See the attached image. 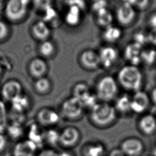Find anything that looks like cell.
Returning <instances> with one entry per match:
<instances>
[{
  "label": "cell",
  "instance_id": "17",
  "mask_svg": "<svg viewBox=\"0 0 156 156\" xmlns=\"http://www.w3.org/2000/svg\"><path fill=\"white\" fill-rule=\"evenodd\" d=\"M37 147L29 140L21 141L16 144L14 150V156H35Z\"/></svg>",
  "mask_w": 156,
  "mask_h": 156
},
{
  "label": "cell",
  "instance_id": "36",
  "mask_svg": "<svg viewBox=\"0 0 156 156\" xmlns=\"http://www.w3.org/2000/svg\"><path fill=\"white\" fill-rule=\"evenodd\" d=\"M8 145V139L3 133H0V154H2L6 150Z\"/></svg>",
  "mask_w": 156,
  "mask_h": 156
},
{
  "label": "cell",
  "instance_id": "21",
  "mask_svg": "<svg viewBox=\"0 0 156 156\" xmlns=\"http://www.w3.org/2000/svg\"><path fill=\"white\" fill-rule=\"evenodd\" d=\"M10 103L14 112L24 114L26 111L30 109V100L28 96L23 93Z\"/></svg>",
  "mask_w": 156,
  "mask_h": 156
},
{
  "label": "cell",
  "instance_id": "28",
  "mask_svg": "<svg viewBox=\"0 0 156 156\" xmlns=\"http://www.w3.org/2000/svg\"><path fill=\"white\" fill-rule=\"evenodd\" d=\"M5 132H7L8 136L12 140L20 139L24 133L22 123L15 122H9Z\"/></svg>",
  "mask_w": 156,
  "mask_h": 156
},
{
  "label": "cell",
  "instance_id": "35",
  "mask_svg": "<svg viewBox=\"0 0 156 156\" xmlns=\"http://www.w3.org/2000/svg\"><path fill=\"white\" fill-rule=\"evenodd\" d=\"M92 9L95 13L102 9L107 8L108 2L106 0H93Z\"/></svg>",
  "mask_w": 156,
  "mask_h": 156
},
{
  "label": "cell",
  "instance_id": "42",
  "mask_svg": "<svg viewBox=\"0 0 156 156\" xmlns=\"http://www.w3.org/2000/svg\"><path fill=\"white\" fill-rule=\"evenodd\" d=\"M3 73V69L2 67V65L0 64V77L2 76Z\"/></svg>",
  "mask_w": 156,
  "mask_h": 156
},
{
  "label": "cell",
  "instance_id": "39",
  "mask_svg": "<svg viewBox=\"0 0 156 156\" xmlns=\"http://www.w3.org/2000/svg\"><path fill=\"white\" fill-rule=\"evenodd\" d=\"M150 98L151 102L153 103L154 105H156V87H154L152 90Z\"/></svg>",
  "mask_w": 156,
  "mask_h": 156
},
{
  "label": "cell",
  "instance_id": "31",
  "mask_svg": "<svg viewBox=\"0 0 156 156\" xmlns=\"http://www.w3.org/2000/svg\"><path fill=\"white\" fill-rule=\"evenodd\" d=\"M39 51L42 56L50 58L54 55L55 51L54 44L48 40L42 41L39 47Z\"/></svg>",
  "mask_w": 156,
  "mask_h": 156
},
{
  "label": "cell",
  "instance_id": "27",
  "mask_svg": "<svg viewBox=\"0 0 156 156\" xmlns=\"http://www.w3.org/2000/svg\"><path fill=\"white\" fill-rule=\"evenodd\" d=\"M41 127L39 124L33 125L30 127L28 133V140L32 141L37 147H38L39 144L44 142V134L45 131L42 129Z\"/></svg>",
  "mask_w": 156,
  "mask_h": 156
},
{
  "label": "cell",
  "instance_id": "4",
  "mask_svg": "<svg viewBox=\"0 0 156 156\" xmlns=\"http://www.w3.org/2000/svg\"><path fill=\"white\" fill-rule=\"evenodd\" d=\"M85 109L81 101L72 96L62 102L59 113L65 119L75 121L83 117Z\"/></svg>",
  "mask_w": 156,
  "mask_h": 156
},
{
  "label": "cell",
  "instance_id": "19",
  "mask_svg": "<svg viewBox=\"0 0 156 156\" xmlns=\"http://www.w3.org/2000/svg\"><path fill=\"white\" fill-rule=\"evenodd\" d=\"M33 36L35 39L44 41L50 37L51 30L49 26L44 20H39L33 24L32 28Z\"/></svg>",
  "mask_w": 156,
  "mask_h": 156
},
{
  "label": "cell",
  "instance_id": "15",
  "mask_svg": "<svg viewBox=\"0 0 156 156\" xmlns=\"http://www.w3.org/2000/svg\"><path fill=\"white\" fill-rule=\"evenodd\" d=\"M28 71L30 76L36 80L46 76L48 71L47 63L41 58H35L29 63Z\"/></svg>",
  "mask_w": 156,
  "mask_h": 156
},
{
  "label": "cell",
  "instance_id": "7",
  "mask_svg": "<svg viewBox=\"0 0 156 156\" xmlns=\"http://www.w3.org/2000/svg\"><path fill=\"white\" fill-rule=\"evenodd\" d=\"M81 140L80 131L73 126L66 127L60 132L59 145L65 149L76 147Z\"/></svg>",
  "mask_w": 156,
  "mask_h": 156
},
{
  "label": "cell",
  "instance_id": "22",
  "mask_svg": "<svg viewBox=\"0 0 156 156\" xmlns=\"http://www.w3.org/2000/svg\"><path fill=\"white\" fill-rule=\"evenodd\" d=\"M115 107L117 112L126 115L132 112L131 97L127 94H123L117 98L115 102Z\"/></svg>",
  "mask_w": 156,
  "mask_h": 156
},
{
  "label": "cell",
  "instance_id": "29",
  "mask_svg": "<svg viewBox=\"0 0 156 156\" xmlns=\"http://www.w3.org/2000/svg\"><path fill=\"white\" fill-rule=\"evenodd\" d=\"M9 124V113L5 101L0 100V133H4Z\"/></svg>",
  "mask_w": 156,
  "mask_h": 156
},
{
  "label": "cell",
  "instance_id": "24",
  "mask_svg": "<svg viewBox=\"0 0 156 156\" xmlns=\"http://www.w3.org/2000/svg\"><path fill=\"white\" fill-rule=\"evenodd\" d=\"M96 13V20L99 26L105 28L112 25L114 16L108 8L102 9Z\"/></svg>",
  "mask_w": 156,
  "mask_h": 156
},
{
  "label": "cell",
  "instance_id": "6",
  "mask_svg": "<svg viewBox=\"0 0 156 156\" xmlns=\"http://www.w3.org/2000/svg\"><path fill=\"white\" fill-rule=\"evenodd\" d=\"M72 96L81 101L85 108L90 109L98 102L95 93L91 91L89 85L84 82L75 84L72 89Z\"/></svg>",
  "mask_w": 156,
  "mask_h": 156
},
{
  "label": "cell",
  "instance_id": "32",
  "mask_svg": "<svg viewBox=\"0 0 156 156\" xmlns=\"http://www.w3.org/2000/svg\"><path fill=\"white\" fill-rule=\"evenodd\" d=\"M33 3L35 8L39 11L46 12L52 9V0H33Z\"/></svg>",
  "mask_w": 156,
  "mask_h": 156
},
{
  "label": "cell",
  "instance_id": "41",
  "mask_svg": "<svg viewBox=\"0 0 156 156\" xmlns=\"http://www.w3.org/2000/svg\"><path fill=\"white\" fill-rule=\"evenodd\" d=\"M58 156H74V155L70 152L65 151H62L58 154Z\"/></svg>",
  "mask_w": 156,
  "mask_h": 156
},
{
  "label": "cell",
  "instance_id": "12",
  "mask_svg": "<svg viewBox=\"0 0 156 156\" xmlns=\"http://www.w3.org/2000/svg\"><path fill=\"white\" fill-rule=\"evenodd\" d=\"M151 100L149 95L142 89L135 92L131 97V110L132 112L142 114L149 107Z\"/></svg>",
  "mask_w": 156,
  "mask_h": 156
},
{
  "label": "cell",
  "instance_id": "14",
  "mask_svg": "<svg viewBox=\"0 0 156 156\" xmlns=\"http://www.w3.org/2000/svg\"><path fill=\"white\" fill-rule=\"evenodd\" d=\"M101 66L105 69L112 67L119 58V52L116 48L111 46H105L100 49L98 52Z\"/></svg>",
  "mask_w": 156,
  "mask_h": 156
},
{
  "label": "cell",
  "instance_id": "40",
  "mask_svg": "<svg viewBox=\"0 0 156 156\" xmlns=\"http://www.w3.org/2000/svg\"><path fill=\"white\" fill-rule=\"evenodd\" d=\"M149 24L152 28H156V13L154 14L150 18Z\"/></svg>",
  "mask_w": 156,
  "mask_h": 156
},
{
  "label": "cell",
  "instance_id": "34",
  "mask_svg": "<svg viewBox=\"0 0 156 156\" xmlns=\"http://www.w3.org/2000/svg\"><path fill=\"white\" fill-rule=\"evenodd\" d=\"M9 34V26L5 22L0 20V41H3L6 39Z\"/></svg>",
  "mask_w": 156,
  "mask_h": 156
},
{
  "label": "cell",
  "instance_id": "20",
  "mask_svg": "<svg viewBox=\"0 0 156 156\" xmlns=\"http://www.w3.org/2000/svg\"><path fill=\"white\" fill-rule=\"evenodd\" d=\"M105 147L103 143L93 142L83 145L81 150L83 156H104Z\"/></svg>",
  "mask_w": 156,
  "mask_h": 156
},
{
  "label": "cell",
  "instance_id": "10",
  "mask_svg": "<svg viewBox=\"0 0 156 156\" xmlns=\"http://www.w3.org/2000/svg\"><path fill=\"white\" fill-rule=\"evenodd\" d=\"M0 92L3 101L11 103L23 93V88L19 81L10 79L3 85Z\"/></svg>",
  "mask_w": 156,
  "mask_h": 156
},
{
  "label": "cell",
  "instance_id": "30",
  "mask_svg": "<svg viewBox=\"0 0 156 156\" xmlns=\"http://www.w3.org/2000/svg\"><path fill=\"white\" fill-rule=\"evenodd\" d=\"M59 133L56 129L50 128L48 130H45L44 134V142L50 146H55L59 144Z\"/></svg>",
  "mask_w": 156,
  "mask_h": 156
},
{
  "label": "cell",
  "instance_id": "11",
  "mask_svg": "<svg viewBox=\"0 0 156 156\" xmlns=\"http://www.w3.org/2000/svg\"><path fill=\"white\" fill-rule=\"evenodd\" d=\"M119 147L126 156H140L145 149L143 141L136 137L125 139L120 143Z\"/></svg>",
  "mask_w": 156,
  "mask_h": 156
},
{
  "label": "cell",
  "instance_id": "18",
  "mask_svg": "<svg viewBox=\"0 0 156 156\" xmlns=\"http://www.w3.org/2000/svg\"><path fill=\"white\" fill-rule=\"evenodd\" d=\"M141 46L136 42L134 44H129L127 46L125 52V58L127 61L129 62L130 65L137 66L141 63Z\"/></svg>",
  "mask_w": 156,
  "mask_h": 156
},
{
  "label": "cell",
  "instance_id": "16",
  "mask_svg": "<svg viewBox=\"0 0 156 156\" xmlns=\"http://www.w3.org/2000/svg\"><path fill=\"white\" fill-rule=\"evenodd\" d=\"M137 127L144 135H152L156 132V117L151 114L143 115L139 119Z\"/></svg>",
  "mask_w": 156,
  "mask_h": 156
},
{
  "label": "cell",
  "instance_id": "2",
  "mask_svg": "<svg viewBox=\"0 0 156 156\" xmlns=\"http://www.w3.org/2000/svg\"><path fill=\"white\" fill-rule=\"evenodd\" d=\"M118 113L113 105L107 102H98L89 110V119L98 128H106L115 122Z\"/></svg>",
  "mask_w": 156,
  "mask_h": 156
},
{
  "label": "cell",
  "instance_id": "43",
  "mask_svg": "<svg viewBox=\"0 0 156 156\" xmlns=\"http://www.w3.org/2000/svg\"><path fill=\"white\" fill-rule=\"evenodd\" d=\"M119 1H120L121 2H122V3H124V2H129V0H119Z\"/></svg>",
  "mask_w": 156,
  "mask_h": 156
},
{
  "label": "cell",
  "instance_id": "8",
  "mask_svg": "<svg viewBox=\"0 0 156 156\" xmlns=\"http://www.w3.org/2000/svg\"><path fill=\"white\" fill-rule=\"evenodd\" d=\"M136 16V10L128 2L122 3L115 11L117 22L122 26L130 25L134 22Z\"/></svg>",
  "mask_w": 156,
  "mask_h": 156
},
{
  "label": "cell",
  "instance_id": "9",
  "mask_svg": "<svg viewBox=\"0 0 156 156\" xmlns=\"http://www.w3.org/2000/svg\"><path fill=\"white\" fill-rule=\"evenodd\" d=\"M36 118L37 124L40 126L51 128L59 124L61 115L53 108H44L37 112Z\"/></svg>",
  "mask_w": 156,
  "mask_h": 156
},
{
  "label": "cell",
  "instance_id": "25",
  "mask_svg": "<svg viewBox=\"0 0 156 156\" xmlns=\"http://www.w3.org/2000/svg\"><path fill=\"white\" fill-rule=\"evenodd\" d=\"M52 88L51 81L46 76L37 79L34 83V88L37 93L45 95L50 93Z\"/></svg>",
  "mask_w": 156,
  "mask_h": 156
},
{
  "label": "cell",
  "instance_id": "3",
  "mask_svg": "<svg viewBox=\"0 0 156 156\" xmlns=\"http://www.w3.org/2000/svg\"><path fill=\"white\" fill-rule=\"evenodd\" d=\"M119 86L110 75L102 76L96 83L95 94L100 102L110 103L117 98Z\"/></svg>",
  "mask_w": 156,
  "mask_h": 156
},
{
  "label": "cell",
  "instance_id": "5",
  "mask_svg": "<svg viewBox=\"0 0 156 156\" xmlns=\"http://www.w3.org/2000/svg\"><path fill=\"white\" fill-rule=\"evenodd\" d=\"M30 0H9L5 7V15L12 22H20L28 13Z\"/></svg>",
  "mask_w": 156,
  "mask_h": 156
},
{
  "label": "cell",
  "instance_id": "33",
  "mask_svg": "<svg viewBox=\"0 0 156 156\" xmlns=\"http://www.w3.org/2000/svg\"><path fill=\"white\" fill-rule=\"evenodd\" d=\"M150 0H129L128 3L132 5L136 10L143 11L149 5Z\"/></svg>",
  "mask_w": 156,
  "mask_h": 156
},
{
  "label": "cell",
  "instance_id": "13",
  "mask_svg": "<svg viewBox=\"0 0 156 156\" xmlns=\"http://www.w3.org/2000/svg\"><path fill=\"white\" fill-rule=\"evenodd\" d=\"M79 61L82 67L88 71H95L101 66L98 53L93 50H86L81 54Z\"/></svg>",
  "mask_w": 156,
  "mask_h": 156
},
{
  "label": "cell",
  "instance_id": "23",
  "mask_svg": "<svg viewBox=\"0 0 156 156\" xmlns=\"http://www.w3.org/2000/svg\"><path fill=\"white\" fill-rule=\"evenodd\" d=\"M122 35V32L121 28L111 25L104 28L103 33V38L106 42L113 44L121 39Z\"/></svg>",
  "mask_w": 156,
  "mask_h": 156
},
{
  "label": "cell",
  "instance_id": "44",
  "mask_svg": "<svg viewBox=\"0 0 156 156\" xmlns=\"http://www.w3.org/2000/svg\"><path fill=\"white\" fill-rule=\"evenodd\" d=\"M154 156H156V149L154 150Z\"/></svg>",
  "mask_w": 156,
  "mask_h": 156
},
{
  "label": "cell",
  "instance_id": "37",
  "mask_svg": "<svg viewBox=\"0 0 156 156\" xmlns=\"http://www.w3.org/2000/svg\"><path fill=\"white\" fill-rule=\"evenodd\" d=\"M58 153L51 149H47L40 152L37 156H58Z\"/></svg>",
  "mask_w": 156,
  "mask_h": 156
},
{
  "label": "cell",
  "instance_id": "26",
  "mask_svg": "<svg viewBox=\"0 0 156 156\" xmlns=\"http://www.w3.org/2000/svg\"><path fill=\"white\" fill-rule=\"evenodd\" d=\"M82 9L74 5H70L65 16V20L69 26H77L81 20Z\"/></svg>",
  "mask_w": 156,
  "mask_h": 156
},
{
  "label": "cell",
  "instance_id": "1",
  "mask_svg": "<svg viewBox=\"0 0 156 156\" xmlns=\"http://www.w3.org/2000/svg\"><path fill=\"white\" fill-rule=\"evenodd\" d=\"M116 79L119 86L133 93L141 90L143 86V73L137 66L128 64L122 67Z\"/></svg>",
  "mask_w": 156,
  "mask_h": 156
},
{
  "label": "cell",
  "instance_id": "38",
  "mask_svg": "<svg viewBox=\"0 0 156 156\" xmlns=\"http://www.w3.org/2000/svg\"><path fill=\"white\" fill-rule=\"evenodd\" d=\"M108 156H126L120 147L114 148L111 150Z\"/></svg>",
  "mask_w": 156,
  "mask_h": 156
}]
</instances>
